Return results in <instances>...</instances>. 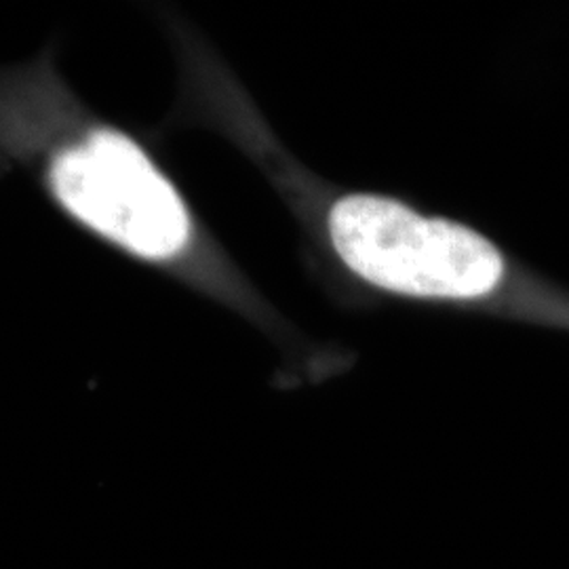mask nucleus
<instances>
[{
    "label": "nucleus",
    "instance_id": "1",
    "mask_svg": "<svg viewBox=\"0 0 569 569\" xmlns=\"http://www.w3.org/2000/svg\"><path fill=\"white\" fill-rule=\"evenodd\" d=\"M331 239L359 277L409 296L477 298L505 272L498 249L467 226L422 218L406 204L355 194L333 204Z\"/></svg>",
    "mask_w": 569,
    "mask_h": 569
},
{
    "label": "nucleus",
    "instance_id": "2",
    "mask_svg": "<svg viewBox=\"0 0 569 569\" xmlns=\"http://www.w3.org/2000/svg\"><path fill=\"white\" fill-rule=\"evenodd\" d=\"M61 203L84 224L146 258H169L188 239L178 192L142 150L114 131H96L51 167Z\"/></svg>",
    "mask_w": 569,
    "mask_h": 569
}]
</instances>
